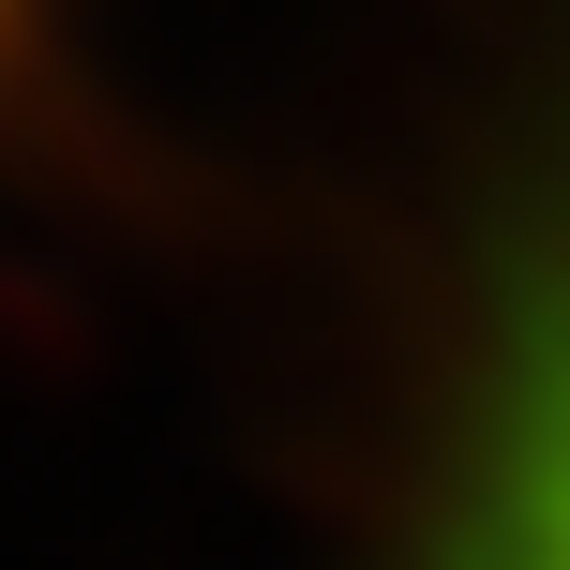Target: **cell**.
<instances>
[{"mask_svg": "<svg viewBox=\"0 0 570 570\" xmlns=\"http://www.w3.org/2000/svg\"><path fill=\"white\" fill-rule=\"evenodd\" d=\"M435 570H570V256L525 285L451 465V556Z\"/></svg>", "mask_w": 570, "mask_h": 570, "instance_id": "cell-1", "label": "cell"}, {"mask_svg": "<svg viewBox=\"0 0 570 570\" xmlns=\"http://www.w3.org/2000/svg\"><path fill=\"white\" fill-rule=\"evenodd\" d=\"M0 30H16V0H0Z\"/></svg>", "mask_w": 570, "mask_h": 570, "instance_id": "cell-2", "label": "cell"}]
</instances>
